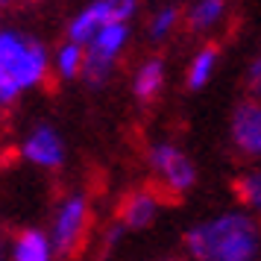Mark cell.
<instances>
[{"label":"cell","instance_id":"1","mask_svg":"<svg viewBox=\"0 0 261 261\" xmlns=\"http://www.w3.org/2000/svg\"><path fill=\"white\" fill-rule=\"evenodd\" d=\"M185 252L194 261H255L261 255L258 217L247 208L212 214L188 229Z\"/></svg>","mask_w":261,"mask_h":261},{"label":"cell","instance_id":"2","mask_svg":"<svg viewBox=\"0 0 261 261\" xmlns=\"http://www.w3.org/2000/svg\"><path fill=\"white\" fill-rule=\"evenodd\" d=\"M50 50L21 30H0V106L18 103L27 91L47 83Z\"/></svg>","mask_w":261,"mask_h":261},{"label":"cell","instance_id":"3","mask_svg":"<svg viewBox=\"0 0 261 261\" xmlns=\"http://www.w3.org/2000/svg\"><path fill=\"white\" fill-rule=\"evenodd\" d=\"M129 44V24L126 21H112L100 33L85 41V65H83V80L91 88H103L109 76L115 73V65L123 56V50Z\"/></svg>","mask_w":261,"mask_h":261},{"label":"cell","instance_id":"4","mask_svg":"<svg viewBox=\"0 0 261 261\" xmlns=\"http://www.w3.org/2000/svg\"><path fill=\"white\" fill-rule=\"evenodd\" d=\"M147 167L159 179V185L170 194H188L197 182V167L191 155L170 141H155L147 150Z\"/></svg>","mask_w":261,"mask_h":261},{"label":"cell","instance_id":"5","mask_svg":"<svg viewBox=\"0 0 261 261\" xmlns=\"http://www.w3.org/2000/svg\"><path fill=\"white\" fill-rule=\"evenodd\" d=\"M88 220H91V205L85 194H68L62 197L53 220H50V238L56 244V252H73L83 244L85 232H88Z\"/></svg>","mask_w":261,"mask_h":261},{"label":"cell","instance_id":"6","mask_svg":"<svg viewBox=\"0 0 261 261\" xmlns=\"http://www.w3.org/2000/svg\"><path fill=\"white\" fill-rule=\"evenodd\" d=\"M21 155H24L30 165L41 167V170H59L68 159V147L65 138L59 135L56 126L50 123H38L24 135L21 141Z\"/></svg>","mask_w":261,"mask_h":261},{"label":"cell","instance_id":"7","mask_svg":"<svg viewBox=\"0 0 261 261\" xmlns=\"http://www.w3.org/2000/svg\"><path fill=\"white\" fill-rule=\"evenodd\" d=\"M229 135H232V144L241 155L261 159V100L249 97L232 112Z\"/></svg>","mask_w":261,"mask_h":261},{"label":"cell","instance_id":"8","mask_svg":"<svg viewBox=\"0 0 261 261\" xmlns=\"http://www.w3.org/2000/svg\"><path fill=\"white\" fill-rule=\"evenodd\" d=\"M159 212H162V197L150 188H141V191H132L129 197L120 202L118 220L126 232H135V229L153 226Z\"/></svg>","mask_w":261,"mask_h":261},{"label":"cell","instance_id":"9","mask_svg":"<svg viewBox=\"0 0 261 261\" xmlns=\"http://www.w3.org/2000/svg\"><path fill=\"white\" fill-rule=\"evenodd\" d=\"M112 21H120V15H118V9L112 6V0H91L88 6H83V9L71 18V24H68V38L85 44L94 33H100V30L106 24H112Z\"/></svg>","mask_w":261,"mask_h":261},{"label":"cell","instance_id":"10","mask_svg":"<svg viewBox=\"0 0 261 261\" xmlns=\"http://www.w3.org/2000/svg\"><path fill=\"white\" fill-rule=\"evenodd\" d=\"M9 255H12V261H53L56 244L44 229H24L9 244Z\"/></svg>","mask_w":261,"mask_h":261},{"label":"cell","instance_id":"11","mask_svg":"<svg viewBox=\"0 0 261 261\" xmlns=\"http://www.w3.org/2000/svg\"><path fill=\"white\" fill-rule=\"evenodd\" d=\"M165 76H167L165 62L159 59V56L144 59L141 65H138L135 76H132V94H135V100H138V103L155 100V97L162 94V88H165Z\"/></svg>","mask_w":261,"mask_h":261},{"label":"cell","instance_id":"12","mask_svg":"<svg viewBox=\"0 0 261 261\" xmlns=\"http://www.w3.org/2000/svg\"><path fill=\"white\" fill-rule=\"evenodd\" d=\"M217 62H220L217 47H212V44L200 47L194 56H191L188 68H185V85H188L191 91H200V88H205V85L212 83L214 71H217Z\"/></svg>","mask_w":261,"mask_h":261},{"label":"cell","instance_id":"13","mask_svg":"<svg viewBox=\"0 0 261 261\" xmlns=\"http://www.w3.org/2000/svg\"><path fill=\"white\" fill-rule=\"evenodd\" d=\"M83 65H85V44L68 38L53 56H50V71L56 73L59 80H80L83 76Z\"/></svg>","mask_w":261,"mask_h":261},{"label":"cell","instance_id":"14","mask_svg":"<svg viewBox=\"0 0 261 261\" xmlns=\"http://www.w3.org/2000/svg\"><path fill=\"white\" fill-rule=\"evenodd\" d=\"M226 0H194L188 9V27L194 33H208L223 21Z\"/></svg>","mask_w":261,"mask_h":261},{"label":"cell","instance_id":"15","mask_svg":"<svg viewBox=\"0 0 261 261\" xmlns=\"http://www.w3.org/2000/svg\"><path fill=\"white\" fill-rule=\"evenodd\" d=\"M235 194H238V202H241L252 217L261 220V167H252V170H247V173L238 176Z\"/></svg>","mask_w":261,"mask_h":261},{"label":"cell","instance_id":"16","mask_svg":"<svg viewBox=\"0 0 261 261\" xmlns=\"http://www.w3.org/2000/svg\"><path fill=\"white\" fill-rule=\"evenodd\" d=\"M179 27V9L176 6H159L153 12V18H150V38L153 41H165L173 30Z\"/></svg>","mask_w":261,"mask_h":261},{"label":"cell","instance_id":"17","mask_svg":"<svg viewBox=\"0 0 261 261\" xmlns=\"http://www.w3.org/2000/svg\"><path fill=\"white\" fill-rule=\"evenodd\" d=\"M247 91L249 97L261 100V56H255L247 68Z\"/></svg>","mask_w":261,"mask_h":261},{"label":"cell","instance_id":"18","mask_svg":"<svg viewBox=\"0 0 261 261\" xmlns=\"http://www.w3.org/2000/svg\"><path fill=\"white\" fill-rule=\"evenodd\" d=\"M0 261H12V255H9V247H3V244H0Z\"/></svg>","mask_w":261,"mask_h":261},{"label":"cell","instance_id":"19","mask_svg":"<svg viewBox=\"0 0 261 261\" xmlns=\"http://www.w3.org/2000/svg\"><path fill=\"white\" fill-rule=\"evenodd\" d=\"M0 3H12V0H0ZM15 3H27V0H15Z\"/></svg>","mask_w":261,"mask_h":261},{"label":"cell","instance_id":"20","mask_svg":"<svg viewBox=\"0 0 261 261\" xmlns=\"http://www.w3.org/2000/svg\"><path fill=\"white\" fill-rule=\"evenodd\" d=\"M162 261H182V258H162Z\"/></svg>","mask_w":261,"mask_h":261},{"label":"cell","instance_id":"21","mask_svg":"<svg viewBox=\"0 0 261 261\" xmlns=\"http://www.w3.org/2000/svg\"><path fill=\"white\" fill-rule=\"evenodd\" d=\"M0 118H3V106H0Z\"/></svg>","mask_w":261,"mask_h":261}]
</instances>
